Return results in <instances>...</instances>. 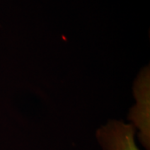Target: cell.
Returning <instances> with one entry per match:
<instances>
[{
  "label": "cell",
  "mask_w": 150,
  "mask_h": 150,
  "mask_svg": "<svg viewBox=\"0 0 150 150\" xmlns=\"http://www.w3.org/2000/svg\"><path fill=\"white\" fill-rule=\"evenodd\" d=\"M136 104L131 109L129 118L135 129H139V139L145 149L149 150V69L145 68L138 76L134 84Z\"/></svg>",
  "instance_id": "cell-1"
},
{
  "label": "cell",
  "mask_w": 150,
  "mask_h": 150,
  "mask_svg": "<svg viewBox=\"0 0 150 150\" xmlns=\"http://www.w3.org/2000/svg\"><path fill=\"white\" fill-rule=\"evenodd\" d=\"M135 132L132 123L112 120L98 129L96 137L103 150H140L134 141Z\"/></svg>",
  "instance_id": "cell-2"
}]
</instances>
